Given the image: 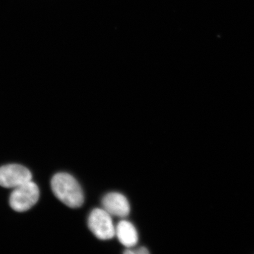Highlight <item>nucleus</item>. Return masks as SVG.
<instances>
[{
    "instance_id": "nucleus-1",
    "label": "nucleus",
    "mask_w": 254,
    "mask_h": 254,
    "mask_svg": "<svg viewBox=\"0 0 254 254\" xmlns=\"http://www.w3.org/2000/svg\"><path fill=\"white\" fill-rule=\"evenodd\" d=\"M54 194L69 207L77 208L83 204L84 196L77 181L70 174L60 173L53 177L51 182Z\"/></svg>"
},
{
    "instance_id": "nucleus-2",
    "label": "nucleus",
    "mask_w": 254,
    "mask_h": 254,
    "mask_svg": "<svg viewBox=\"0 0 254 254\" xmlns=\"http://www.w3.org/2000/svg\"><path fill=\"white\" fill-rule=\"evenodd\" d=\"M39 197V187L30 181L14 189L9 197V204L15 211L25 212L33 207Z\"/></svg>"
},
{
    "instance_id": "nucleus-3",
    "label": "nucleus",
    "mask_w": 254,
    "mask_h": 254,
    "mask_svg": "<svg viewBox=\"0 0 254 254\" xmlns=\"http://www.w3.org/2000/svg\"><path fill=\"white\" fill-rule=\"evenodd\" d=\"M88 225L90 230L98 239H111L116 235L111 215L105 209H94L89 215Z\"/></svg>"
},
{
    "instance_id": "nucleus-4",
    "label": "nucleus",
    "mask_w": 254,
    "mask_h": 254,
    "mask_svg": "<svg viewBox=\"0 0 254 254\" xmlns=\"http://www.w3.org/2000/svg\"><path fill=\"white\" fill-rule=\"evenodd\" d=\"M32 174L28 168L19 164H8L0 167V186L15 189L30 182Z\"/></svg>"
},
{
    "instance_id": "nucleus-5",
    "label": "nucleus",
    "mask_w": 254,
    "mask_h": 254,
    "mask_svg": "<svg viewBox=\"0 0 254 254\" xmlns=\"http://www.w3.org/2000/svg\"><path fill=\"white\" fill-rule=\"evenodd\" d=\"M104 209L111 215L125 217L129 213L130 206L125 196L118 192L107 193L103 199Z\"/></svg>"
},
{
    "instance_id": "nucleus-6",
    "label": "nucleus",
    "mask_w": 254,
    "mask_h": 254,
    "mask_svg": "<svg viewBox=\"0 0 254 254\" xmlns=\"http://www.w3.org/2000/svg\"><path fill=\"white\" fill-rule=\"evenodd\" d=\"M116 234L120 242L126 247H134L138 243L137 231L129 221H120L116 228Z\"/></svg>"
},
{
    "instance_id": "nucleus-7",
    "label": "nucleus",
    "mask_w": 254,
    "mask_h": 254,
    "mask_svg": "<svg viewBox=\"0 0 254 254\" xmlns=\"http://www.w3.org/2000/svg\"><path fill=\"white\" fill-rule=\"evenodd\" d=\"M124 253L126 254H148L150 253H149L148 250L146 249V248L141 247L135 251L127 250L125 252H124Z\"/></svg>"
}]
</instances>
